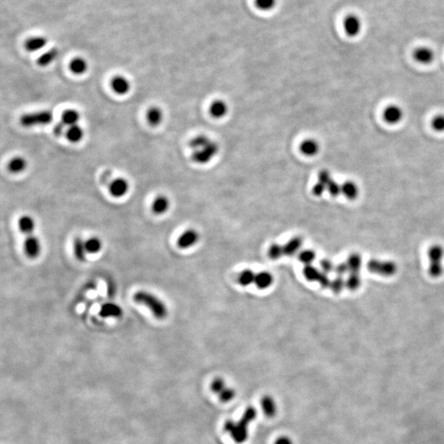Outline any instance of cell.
Segmentation results:
<instances>
[{
  "instance_id": "21",
  "label": "cell",
  "mask_w": 444,
  "mask_h": 444,
  "mask_svg": "<svg viewBox=\"0 0 444 444\" xmlns=\"http://www.w3.org/2000/svg\"><path fill=\"white\" fill-rule=\"evenodd\" d=\"M84 130L80 125H76L71 127H69L65 132V137L67 140L71 143H78L83 139Z\"/></svg>"
},
{
  "instance_id": "35",
  "label": "cell",
  "mask_w": 444,
  "mask_h": 444,
  "mask_svg": "<svg viewBox=\"0 0 444 444\" xmlns=\"http://www.w3.org/2000/svg\"><path fill=\"white\" fill-rule=\"evenodd\" d=\"M444 255V249L439 245H434L429 249V258L431 262H441Z\"/></svg>"
},
{
  "instance_id": "14",
  "label": "cell",
  "mask_w": 444,
  "mask_h": 444,
  "mask_svg": "<svg viewBox=\"0 0 444 444\" xmlns=\"http://www.w3.org/2000/svg\"><path fill=\"white\" fill-rule=\"evenodd\" d=\"M414 58L419 64H429L434 59V51L428 47H419L414 52Z\"/></svg>"
},
{
  "instance_id": "48",
  "label": "cell",
  "mask_w": 444,
  "mask_h": 444,
  "mask_svg": "<svg viewBox=\"0 0 444 444\" xmlns=\"http://www.w3.org/2000/svg\"><path fill=\"white\" fill-rule=\"evenodd\" d=\"M317 282L319 283L320 286L322 288H328L331 286V281L329 279V277H328V275L323 272H322V274L320 276L319 280H318Z\"/></svg>"
},
{
  "instance_id": "15",
  "label": "cell",
  "mask_w": 444,
  "mask_h": 444,
  "mask_svg": "<svg viewBox=\"0 0 444 444\" xmlns=\"http://www.w3.org/2000/svg\"><path fill=\"white\" fill-rule=\"evenodd\" d=\"M99 313L102 317H120L123 315V310L117 304L105 303L101 307Z\"/></svg>"
},
{
  "instance_id": "36",
  "label": "cell",
  "mask_w": 444,
  "mask_h": 444,
  "mask_svg": "<svg viewBox=\"0 0 444 444\" xmlns=\"http://www.w3.org/2000/svg\"><path fill=\"white\" fill-rule=\"evenodd\" d=\"M284 254L283 246L278 244H273L268 249V257L272 260H277Z\"/></svg>"
},
{
  "instance_id": "42",
  "label": "cell",
  "mask_w": 444,
  "mask_h": 444,
  "mask_svg": "<svg viewBox=\"0 0 444 444\" xmlns=\"http://www.w3.org/2000/svg\"><path fill=\"white\" fill-rule=\"evenodd\" d=\"M327 190L333 197H338L341 193V186L333 180L327 186Z\"/></svg>"
},
{
  "instance_id": "26",
  "label": "cell",
  "mask_w": 444,
  "mask_h": 444,
  "mask_svg": "<svg viewBox=\"0 0 444 444\" xmlns=\"http://www.w3.org/2000/svg\"><path fill=\"white\" fill-rule=\"evenodd\" d=\"M303 240L300 237H294L289 239L283 246L284 254L287 256H293L296 254L302 245Z\"/></svg>"
},
{
  "instance_id": "10",
  "label": "cell",
  "mask_w": 444,
  "mask_h": 444,
  "mask_svg": "<svg viewBox=\"0 0 444 444\" xmlns=\"http://www.w3.org/2000/svg\"><path fill=\"white\" fill-rule=\"evenodd\" d=\"M199 235L197 231L193 229L187 230L178 239L177 244L180 249H185L190 248L198 241Z\"/></svg>"
},
{
  "instance_id": "50",
  "label": "cell",
  "mask_w": 444,
  "mask_h": 444,
  "mask_svg": "<svg viewBox=\"0 0 444 444\" xmlns=\"http://www.w3.org/2000/svg\"><path fill=\"white\" fill-rule=\"evenodd\" d=\"M64 126L65 125L63 124V123H58L57 125L54 126L53 128V133L56 136H61V135L65 134V132H66V130H64Z\"/></svg>"
},
{
  "instance_id": "25",
  "label": "cell",
  "mask_w": 444,
  "mask_h": 444,
  "mask_svg": "<svg viewBox=\"0 0 444 444\" xmlns=\"http://www.w3.org/2000/svg\"><path fill=\"white\" fill-rule=\"evenodd\" d=\"M273 282V277L268 272H260L257 273L254 283L256 287L260 289H267L271 287Z\"/></svg>"
},
{
  "instance_id": "16",
  "label": "cell",
  "mask_w": 444,
  "mask_h": 444,
  "mask_svg": "<svg viewBox=\"0 0 444 444\" xmlns=\"http://www.w3.org/2000/svg\"><path fill=\"white\" fill-rule=\"evenodd\" d=\"M170 200L165 195H159L153 200L152 210L155 215H163L170 209Z\"/></svg>"
},
{
  "instance_id": "33",
  "label": "cell",
  "mask_w": 444,
  "mask_h": 444,
  "mask_svg": "<svg viewBox=\"0 0 444 444\" xmlns=\"http://www.w3.org/2000/svg\"><path fill=\"white\" fill-rule=\"evenodd\" d=\"M255 277H256V275L254 274V272L252 270H244L239 274L238 281L242 287H248L252 283H254L255 281Z\"/></svg>"
},
{
  "instance_id": "20",
  "label": "cell",
  "mask_w": 444,
  "mask_h": 444,
  "mask_svg": "<svg viewBox=\"0 0 444 444\" xmlns=\"http://www.w3.org/2000/svg\"><path fill=\"white\" fill-rule=\"evenodd\" d=\"M69 69L75 75H82L87 71L88 64L82 57H76L69 63Z\"/></svg>"
},
{
  "instance_id": "40",
  "label": "cell",
  "mask_w": 444,
  "mask_h": 444,
  "mask_svg": "<svg viewBox=\"0 0 444 444\" xmlns=\"http://www.w3.org/2000/svg\"><path fill=\"white\" fill-rule=\"evenodd\" d=\"M429 274L433 277H439L444 272L441 262H431L429 268Z\"/></svg>"
},
{
  "instance_id": "8",
  "label": "cell",
  "mask_w": 444,
  "mask_h": 444,
  "mask_svg": "<svg viewBox=\"0 0 444 444\" xmlns=\"http://www.w3.org/2000/svg\"><path fill=\"white\" fill-rule=\"evenodd\" d=\"M110 87L115 94L125 96L131 90V83L127 78L122 75H116L110 80Z\"/></svg>"
},
{
  "instance_id": "13",
  "label": "cell",
  "mask_w": 444,
  "mask_h": 444,
  "mask_svg": "<svg viewBox=\"0 0 444 444\" xmlns=\"http://www.w3.org/2000/svg\"><path fill=\"white\" fill-rule=\"evenodd\" d=\"M146 119L152 127H157L162 123L164 119L162 109L158 106L150 107L147 109Z\"/></svg>"
},
{
  "instance_id": "30",
  "label": "cell",
  "mask_w": 444,
  "mask_h": 444,
  "mask_svg": "<svg viewBox=\"0 0 444 444\" xmlns=\"http://www.w3.org/2000/svg\"><path fill=\"white\" fill-rule=\"evenodd\" d=\"M74 254L79 261H84L86 259V244L81 238H77L74 241Z\"/></svg>"
},
{
  "instance_id": "28",
  "label": "cell",
  "mask_w": 444,
  "mask_h": 444,
  "mask_svg": "<svg viewBox=\"0 0 444 444\" xmlns=\"http://www.w3.org/2000/svg\"><path fill=\"white\" fill-rule=\"evenodd\" d=\"M261 408L267 417H273L277 411V406L271 396H264L261 400Z\"/></svg>"
},
{
  "instance_id": "9",
  "label": "cell",
  "mask_w": 444,
  "mask_h": 444,
  "mask_svg": "<svg viewBox=\"0 0 444 444\" xmlns=\"http://www.w3.org/2000/svg\"><path fill=\"white\" fill-rule=\"evenodd\" d=\"M24 251L26 256L31 259H36L41 251V242L34 234L26 235L24 241Z\"/></svg>"
},
{
  "instance_id": "46",
  "label": "cell",
  "mask_w": 444,
  "mask_h": 444,
  "mask_svg": "<svg viewBox=\"0 0 444 444\" xmlns=\"http://www.w3.org/2000/svg\"><path fill=\"white\" fill-rule=\"evenodd\" d=\"M320 266H321V269H322V272L326 273V274H328L329 272H332L333 271V268H334V266H333V262L331 261V260L327 259H323L320 261L319 262Z\"/></svg>"
},
{
  "instance_id": "3",
  "label": "cell",
  "mask_w": 444,
  "mask_h": 444,
  "mask_svg": "<svg viewBox=\"0 0 444 444\" xmlns=\"http://www.w3.org/2000/svg\"><path fill=\"white\" fill-rule=\"evenodd\" d=\"M53 120V114L49 109L31 112L21 117L20 123L25 128L46 126L51 125Z\"/></svg>"
},
{
  "instance_id": "32",
  "label": "cell",
  "mask_w": 444,
  "mask_h": 444,
  "mask_svg": "<svg viewBox=\"0 0 444 444\" xmlns=\"http://www.w3.org/2000/svg\"><path fill=\"white\" fill-rule=\"evenodd\" d=\"M85 244H86V252L89 254H97L102 249V242L97 237L89 238L86 241H85Z\"/></svg>"
},
{
  "instance_id": "23",
  "label": "cell",
  "mask_w": 444,
  "mask_h": 444,
  "mask_svg": "<svg viewBox=\"0 0 444 444\" xmlns=\"http://www.w3.org/2000/svg\"><path fill=\"white\" fill-rule=\"evenodd\" d=\"M81 119V115L77 109H69L64 110L62 114L61 122L65 126L71 127L74 125L78 124L79 120Z\"/></svg>"
},
{
  "instance_id": "4",
  "label": "cell",
  "mask_w": 444,
  "mask_h": 444,
  "mask_svg": "<svg viewBox=\"0 0 444 444\" xmlns=\"http://www.w3.org/2000/svg\"><path fill=\"white\" fill-rule=\"evenodd\" d=\"M218 152V144L212 140H210L203 147L193 150L191 157L194 162L200 165H205L210 162L217 155Z\"/></svg>"
},
{
  "instance_id": "29",
  "label": "cell",
  "mask_w": 444,
  "mask_h": 444,
  "mask_svg": "<svg viewBox=\"0 0 444 444\" xmlns=\"http://www.w3.org/2000/svg\"><path fill=\"white\" fill-rule=\"evenodd\" d=\"M303 274L305 276V278L310 282H318L322 272H320L319 270L310 264V265H305L304 270H303Z\"/></svg>"
},
{
  "instance_id": "24",
  "label": "cell",
  "mask_w": 444,
  "mask_h": 444,
  "mask_svg": "<svg viewBox=\"0 0 444 444\" xmlns=\"http://www.w3.org/2000/svg\"><path fill=\"white\" fill-rule=\"evenodd\" d=\"M58 55V51L56 48H52L46 51L37 58V64L39 66L45 68L48 67L51 64L55 61L56 58Z\"/></svg>"
},
{
  "instance_id": "7",
  "label": "cell",
  "mask_w": 444,
  "mask_h": 444,
  "mask_svg": "<svg viewBox=\"0 0 444 444\" xmlns=\"http://www.w3.org/2000/svg\"><path fill=\"white\" fill-rule=\"evenodd\" d=\"M343 26L345 33L350 37H355L361 33L362 29V23L361 20L358 18V16L350 14L348 15L344 20Z\"/></svg>"
},
{
  "instance_id": "2",
  "label": "cell",
  "mask_w": 444,
  "mask_h": 444,
  "mask_svg": "<svg viewBox=\"0 0 444 444\" xmlns=\"http://www.w3.org/2000/svg\"><path fill=\"white\" fill-rule=\"evenodd\" d=\"M133 300L137 303L147 306L157 318L164 319L168 314L166 305L156 295L150 292L140 290L135 293Z\"/></svg>"
},
{
  "instance_id": "37",
  "label": "cell",
  "mask_w": 444,
  "mask_h": 444,
  "mask_svg": "<svg viewBox=\"0 0 444 444\" xmlns=\"http://www.w3.org/2000/svg\"><path fill=\"white\" fill-rule=\"evenodd\" d=\"M277 0H255V5L261 11H270L277 4Z\"/></svg>"
},
{
  "instance_id": "38",
  "label": "cell",
  "mask_w": 444,
  "mask_h": 444,
  "mask_svg": "<svg viewBox=\"0 0 444 444\" xmlns=\"http://www.w3.org/2000/svg\"><path fill=\"white\" fill-rule=\"evenodd\" d=\"M299 258H300V261L303 263H305V265H310L316 258V254L313 250L306 249L300 253Z\"/></svg>"
},
{
  "instance_id": "5",
  "label": "cell",
  "mask_w": 444,
  "mask_h": 444,
  "mask_svg": "<svg viewBox=\"0 0 444 444\" xmlns=\"http://www.w3.org/2000/svg\"><path fill=\"white\" fill-rule=\"evenodd\" d=\"M368 269L376 274L382 275L384 277H391L396 273V266L392 261L372 259L368 262Z\"/></svg>"
},
{
  "instance_id": "41",
  "label": "cell",
  "mask_w": 444,
  "mask_h": 444,
  "mask_svg": "<svg viewBox=\"0 0 444 444\" xmlns=\"http://www.w3.org/2000/svg\"><path fill=\"white\" fill-rule=\"evenodd\" d=\"M432 127L437 132H444V115L440 114L432 120Z\"/></svg>"
},
{
  "instance_id": "49",
  "label": "cell",
  "mask_w": 444,
  "mask_h": 444,
  "mask_svg": "<svg viewBox=\"0 0 444 444\" xmlns=\"http://www.w3.org/2000/svg\"><path fill=\"white\" fill-rule=\"evenodd\" d=\"M335 271L337 272V274L338 276H340V277L345 275L349 271L347 263L338 264V266H336Z\"/></svg>"
},
{
  "instance_id": "12",
  "label": "cell",
  "mask_w": 444,
  "mask_h": 444,
  "mask_svg": "<svg viewBox=\"0 0 444 444\" xmlns=\"http://www.w3.org/2000/svg\"><path fill=\"white\" fill-rule=\"evenodd\" d=\"M47 43L48 41L44 36H32L25 41L24 47L28 52H38L45 48Z\"/></svg>"
},
{
  "instance_id": "34",
  "label": "cell",
  "mask_w": 444,
  "mask_h": 444,
  "mask_svg": "<svg viewBox=\"0 0 444 444\" xmlns=\"http://www.w3.org/2000/svg\"><path fill=\"white\" fill-rule=\"evenodd\" d=\"M361 280L359 272H350L345 282V287L350 290H355L361 287Z\"/></svg>"
},
{
  "instance_id": "44",
  "label": "cell",
  "mask_w": 444,
  "mask_h": 444,
  "mask_svg": "<svg viewBox=\"0 0 444 444\" xmlns=\"http://www.w3.org/2000/svg\"><path fill=\"white\" fill-rule=\"evenodd\" d=\"M235 392L233 389H228V388H226L223 391L221 392V393L219 394L220 399L224 402L231 401L235 397Z\"/></svg>"
},
{
  "instance_id": "43",
  "label": "cell",
  "mask_w": 444,
  "mask_h": 444,
  "mask_svg": "<svg viewBox=\"0 0 444 444\" xmlns=\"http://www.w3.org/2000/svg\"><path fill=\"white\" fill-rule=\"evenodd\" d=\"M226 388V383L222 378H216L211 383V390L216 393H221Z\"/></svg>"
},
{
  "instance_id": "52",
  "label": "cell",
  "mask_w": 444,
  "mask_h": 444,
  "mask_svg": "<svg viewBox=\"0 0 444 444\" xmlns=\"http://www.w3.org/2000/svg\"><path fill=\"white\" fill-rule=\"evenodd\" d=\"M293 444V443H292L291 439H289V438L284 436L280 437L279 439L276 441V444Z\"/></svg>"
},
{
  "instance_id": "18",
  "label": "cell",
  "mask_w": 444,
  "mask_h": 444,
  "mask_svg": "<svg viewBox=\"0 0 444 444\" xmlns=\"http://www.w3.org/2000/svg\"><path fill=\"white\" fill-rule=\"evenodd\" d=\"M300 150L302 154L306 157H313L317 155L319 151V144L314 139H305L301 142L300 146Z\"/></svg>"
},
{
  "instance_id": "19",
  "label": "cell",
  "mask_w": 444,
  "mask_h": 444,
  "mask_svg": "<svg viewBox=\"0 0 444 444\" xmlns=\"http://www.w3.org/2000/svg\"><path fill=\"white\" fill-rule=\"evenodd\" d=\"M209 111H210V114L213 118L221 119V118L226 116V114H227L228 105L223 101L216 100L211 103L210 108H209Z\"/></svg>"
},
{
  "instance_id": "11",
  "label": "cell",
  "mask_w": 444,
  "mask_h": 444,
  "mask_svg": "<svg viewBox=\"0 0 444 444\" xmlns=\"http://www.w3.org/2000/svg\"><path fill=\"white\" fill-rule=\"evenodd\" d=\"M383 118L386 120L387 123L391 125L398 124L402 118H403V111L401 107L392 104L387 107L386 109L383 112Z\"/></svg>"
},
{
  "instance_id": "17",
  "label": "cell",
  "mask_w": 444,
  "mask_h": 444,
  "mask_svg": "<svg viewBox=\"0 0 444 444\" xmlns=\"http://www.w3.org/2000/svg\"><path fill=\"white\" fill-rule=\"evenodd\" d=\"M27 168V160L23 157H14L8 163V170L9 172L14 175L21 174L25 171Z\"/></svg>"
},
{
  "instance_id": "22",
  "label": "cell",
  "mask_w": 444,
  "mask_h": 444,
  "mask_svg": "<svg viewBox=\"0 0 444 444\" xmlns=\"http://www.w3.org/2000/svg\"><path fill=\"white\" fill-rule=\"evenodd\" d=\"M35 227H36V222L31 216L25 215V216H21L18 220V228L23 234H25L26 235L34 234Z\"/></svg>"
},
{
  "instance_id": "45",
  "label": "cell",
  "mask_w": 444,
  "mask_h": 444,
  "mask_svg": "<svg viewBox=\"0 0 444 444\" xmlns=\"http://www.w3.org/2000/svg\"><path fill=\"white\" fill-rule=\"evenodd\" d=\"M331 173L327 170H323L318 175V182L323 183L324 185L328 186V183L333 181Z\"/></svg>"
},
{
  "instance_id": "39",
  "label": "cell",
  "mask_w": 444,
  "mask_h": 444,
  "mask_svg": "<svg viewBox=\"0 0 444 444\" xmlns=\"http://www.w3.org/2000/svg\"><path fill=\"white\" fill-rule=\"evenodd\" d=\"M345 286V282L342 277L338 276L331 282L330 288L335 294H339Z\"/></svg>"
},
{
  "instance_id": "6",
  "label": "cell",
  "mask_w": 444,
  "mask_h": 444,
  "mask_svg": "<svg viewBox=\"0 0 444 444\" xmlns=\"http://www.w3.org/2000/svg\"><path fill=\"white\" fill-rule=\"evenodd\" d=\"M130 183L129 181L123 177L115 178L113 179L111 182L109 183V194L114 198H120L125 197L130 190Z\"/></svg>"
},
{
  "instance_id": "51",
  "label": "cell",
  "mask_w": 444,
  "mask_h": 444,
  "mask_svg": "<svg viewBox=\"0 0 444 444\" xmlns=\"http://www.w3.org/2000/svg\"><path fill=\"white\" fill-rule=\"evenodd\" d=\"M110 177H111V172L107 170V171H105V172L102 175L101 181H102V182H109V183L111 182L112 180H113V179H111Z\"/></svg>"
},
{
  "instance_id": "47",
  "label": "cell",
  "mask_w": 444,
  "mask_h": 444,
  "mask_svg": "<svg viewBox=\"0 0 444 444\" xmlns=\"http://www.w3.org/2000/svg\"><path fill=\"white\" fill-rule=\"evenodd\" d=\"M326 190H327V186L324 185L323 183H320V182H317V183H316L313 186V193L315 196H317V197H320V196H322L323 194V193Z\"/></svg>"
},
{
  "instance_id": "27",
  "label": "cell",
  "mask_w": 444,
  "mask_h": 444,
  "mask_svg": "<svg viewBox=\"0 0 444 444\" xmlns=\"http://www.w3.org/2000/svg\"><path fill=\"white\" fill-rule=\"evenodd\" d=\"M341 193L348 199L353 200L358 197V186L351 181H348L341 185Z\"/></svg>"
},
{
  "instance_id": "1",
  "label": "cell",
  "mask_w": 444,
  "mask_h": 444,
  "mask_svg": "<svg viewBox=\"0 0 444 444\" xmlns=\"http://www.w3.org/2000/svg\"><path fill=\"white\" fill-rule=\"evenodd\" d=\"M256 411L253 407H249L244 412V416L239 422H226L225 429L231 434L232 439L236 443H243L248 438V425L256 417Z\"/></svg>"
},
{
  "instance_id": "31",
  "label": "cell",
  "mask_w": 444,
  "mask_h": 444,
  "mask_svg": "<svg viewBox=\"0 0 444 444\" xmlns=\"http://www.w3.org/2000/svg\"><path fill=\"white\" fill-rule=\"evenodd\" d=\"M347 266L350 272H359L361 267L362 259L360 254H350L347 259Z\"/></svg>"
}]
</instances>
